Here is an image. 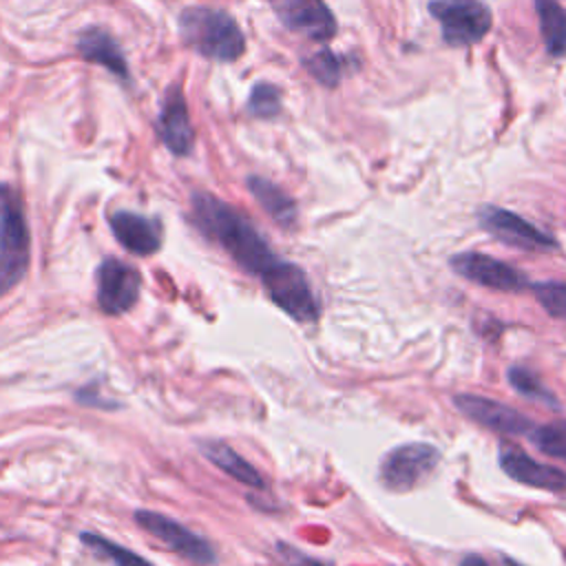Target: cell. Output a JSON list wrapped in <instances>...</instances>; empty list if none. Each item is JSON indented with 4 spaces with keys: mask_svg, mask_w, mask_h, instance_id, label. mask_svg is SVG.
Listing matches in <instances>:
<instances>
[{
    "mask_svg": "<svg viewBox=\"0 0 566 566\" xmlns=\"http://www.w3.org/2000/svg\"><path fill=\"white\" fill-rule=\"evenodd\" d=\"M263 287L268 296L294 321L298 323H312L318 316V307L314 301V294L310 290L305 272L287 261H274L263 274H261Z\"/></svg>",
    "mask_w": 566,
    "mask_h": 566,
    "instance_id": "obj_4",
    "label": "cell"
},
{
    "mask_svg": "<svg viewBox=\"0 0 566 566\" xmlns=\"http://www.w3.org/2000/svg\"><path fill=\"white\" fill-rule=\"evenodd\" d=\"M115 239L137 256H150L161 248V226L155 219L130 210H117L108 217Z\"/></svg>",
    "mask_w": 566,
    "mask_h": 566,
    "instance_id": "obj_15",
    "label": "cell"
},
{
    "mask_svg": "<svg viewBox=\"0 0 566 566\" xmlns=\"http://www.w3.org/2000/svg\"><path fill=\"white\" fill-rule=\"evenodd\" d=\"M480 226L500 239L506 245L520 248V250H553L557 243L551 234L542 232L520 214L497 208V206H482L478 212Z\"/></svg>",
    "mask_w": 566,
    "mask_h": 566,
    "instance_id": "obj_9",
    "label": "cell"
},
{
    "mask_svg": "<svg viewBox=\"0 0 566 566\" xmlns=\"http://www.w3.org/2000/svg\"><path fill=\"white\" fill-rule=\"evenodd\" d=\"M77 53L82 60L104 66L115 77H119L124 82L130 80L126 55H124L122 46L117 44V40L106 29H99V27L84 29L82 35L77 38Z\"/></svg>",
    "mask_w": 566,
    "mask_h": 566,
    "instance_id": "obj_16",
    "label": "cell"
},
{
    "mask_svg": "<svg viewBox=\"0 0 566 566\" xmlns=\"http://www.w3.org/2000/svg\"><path fill=\"white\" fill-rule=\"evenodd\" d=\"M453 405L460 413H464L469 420L497 431V433H511V436H522L533 431V422L524 418L517 409L484 398V396H473V394H458L453 398Z\"/></svg>",
    "mask_w": 566,
    "mask_h": 566,
    "instance_id": "obj_12",
    "label": "cell"
},
{
    "mask_svg": "<svg viewBox=\"0 0 566 566\" xmlns=\"http://www.w3.org/2000/svg\"><path fill=\"white\" fill-rule=\"evenodd\" d=\"M276 553H279V559L285 564V566H325L323 562L305 555L303 551L285 544V542H279L276 544Z\"/></svg>",
    "mask_w": 566,
    "mask_h": 566,
    "instance_id": "obj_26",
    "label": "cell"
},
{
    "mask_svg": "<svg viewBox=\"0 0 566 566\" xmlns=\"http://www.w3.org/2000/svg\"><path fill=\"white\" fill-rule=\"evenodd\" d=\"M201 453L212 464H217L223 473L234 478L237 482H241L245 486H252V489H263L265 486L261 473L248 460H243L232 447H228L219 440H208V442H201Z\"/></svg>",
    "mask_w": 566,
    "mask_h": 566,
    "instance_id": "obj_17",
    "label": "cell"
},
{
    "mask_svg": "<svg viewBox=\"0 0 566 566\" xmlns=\"http://www.w3.org/2000/svg\"><path fill=\"white\" fill-rule=\"evenodd\" d=\"M539 31L551 55L566 53V9L557 0H535Z\"/></svg>",
    "mask_w": 566,
    "mask_h": 566,
    "instance_id": "obj_19",
    "label": "cell"
},
{
    "mask_svg": "<svg viewBox=\"0 0 566 566\" xmlns=\"http://www.w3.org/2000/svg\"><path fill=\"white\" fill-rule=\"evenodd\" d=\"M82 544L86 548H91L97 557L111 562L113 566H153L150 562H146L144 557H139L137 553L102 537V535H95V533H82Z\"/></svg>",
    "mask_w": 566,
    "mask_h": 566,
    "instance_id": "obj_20",
    "label": "cell"
},
{
    "mask_svg": "<svg viewBox=\"0 0 566 566\" xmlns=\"http://www.w3.org/2000/svg\"><path fill=\"white\" fill-rule=\"evenodd\" d=\"M535 298L542 303V307L555 316L566 318V283L559 281H544L535 285Z\"/></svg>",
    "mask_w": 566,
    "mask_h": 566,
    "instance_id": "obj_25",
    "label": "cell"
},
{
    "mask_svg": "<svg viewBox=\"0 0 566 566\" xmlns=\"http://www.w3.org/2000/svg\"><path fill=\"white\" fill-rule=\"evenodd\" d=\"M533 442L542 453L566 460V420H553L548 424H542L533 431Z\"/></svg>",
    "mask_w": 566,
    "mask_h": 566,
    "instance_id": "obj_22",
    "label": "cell"
},
{
    "mask_svg": "<svg viewBox=\"0 0 566 566\" xmlns=\"http://www.w3.org/2000/svg\"><path fill=\"white\" fill-rule=\"evenodd\" d=\"M248 188L254 195V199L261 203V208L281 226L292 228L296 221V203L272 181L263 177H248Z\"/></svg>",
    "mask_w": 566,
    "mask_h": 566,
    "instance_id": "obj_18",
    "label": "cell"
},
{
    "mask_svg": "<svg viewBox=\"0 0 566 566\" xmlns=\"http://www.w3.org/2000/svg\"><path fill=\"white\" fill-rule=\"evenodd\" d=\"M500 467L511 480L522 482L526 486L553 493L566 491V473L562 469L542 464L515 447H502Z\"/></svg>",
    "mask_w": 566,
    "mask_h": 566,
    "instance_id": "obj_14",
    "label": "cell"
},
{
    "mask_svg": "<svg viewBox=\"0 0 566 566\" xmlns=\"http://www.w3.org/2000/svg\"><path fill=\"white\" fill-rule=\"evenodd\" d=\"M449 263L460 276L478 283V285L491 287V290L517 292L526 285V279L515 268H511L509 263L497 261L489 254L462 252V254L451 256Z\"/></svg>",
    "mask_w": 566,
    "mask_h": 566,
    "instance_id": "obj_13",
    "label": "cell"
},
{
    "mask_svg": "<svg viewBox=\"0 0 566 566\" xmlns=\"http://www.w3.org/2000/svg\"><path fill=\"white\" fill-rule=\"evenodd\" d=\"M29 265V228L15 192L0 184V296L15 287Z\"/></svg>",
    "mask_w": 566,
    "mask_h": 566,
    "instance_id": "obj_3",
    "label": "cell"
},
{
    "mask_svg": "<svg viewBox=\"0 0 566 566\" xmlns=\"http://www.w3.org/2000/svg\"><path fill=\"white\" fill-rule=\"evenodd\" d=\"M97 305L104 314L128 312L142 292V274L122 259H104L95 274Z\"/></svg>",
    "mask_w": 566,
    "mask_h": 566,
    "instance_id": "obj_7",
    "label": "cell"
},
{
    "mask_svg": "<svg viewBox=\"0 0 566 566\" xmlns=\"http://www.w3.org/2000/svg\"><path fill=\"white\" fill-rule=\"evenodd\" d=\"M440 462V451L427 442L391 449L380 462V480L391 491H411L424 482Z\"/></svg>",
    "mask_w": 566,
    "mask_h": 566,
    "instance_id": "obj_6",
    "label": "cell"
},
{
    "mask_svg": "<svg viewBox=\"0 0 566 566\" xmlns=\"http://www.w3.org/2000/svg\"><path fill=\"white\" fill-rule=\"evenodd\" d=\"M305 69L323 86H336L340 82V73H343L338 55H334L329 49H323V51H316L314 55H310L305 60Z\"/></svg>",
    "mask_w": 566,
    "mask_h": 566,
    "instance_id": "obj_23",
    "label": "cell"
},
{
    "mask_svg": "<svg viewBox=\"0 0 566 566\" xmlns=\"http://www.w3.org/2000/svg\"><path fill=\"white\" fill-rule=\"evenodd\" d=\"M460 566H489V564H486V559H482L480 555H467V557L460 562Z\"/></svg>",
    "mask_w": 566,
    "mask_h": 566,
    "instance_id": "obj_27",
    "label": "cell"
},
{
    "mask_svg": "<svg viewBox=\"0 0 566 566\" xmlns=\"http://www.w3.org/2000/svg\"><path fill=\"white\" fill-rule=\"evenodd\" d=\"M192 217L199 230L214 239L245 272L261 276L276 261V254L259 230L239 210L214 195H192Z\"/></svg>",
    "mask_w": 566,
    "mask_h": 566,
    "instance_id": "obj_1",
    "label": "cell"
},
{
    "mask_svg": "<svg viewBox=\"0 0 566 566\" xmlns=\"http://www.w3.org/2000/svg\"><path fill=\"white\" fill-rule=\"evenodd\" d=\"M135 520L144 531H148L153 537L164 542L170 551L179 553L181 557H186L195 564H201V566L214 564L212 546L203 537H199L197 533L186 528L184 524L175 522L172 517L155 513V511H137Z\"/></svg>",
    "mask_w": 566,
    "mask_h": 566,
    "instance_id": "obj_8",
    "label": "cell"
},
{
    "mask_svg": "<svg viewBox=\"0 0 566 566\" xmlns=\"http://www.w3.org/2000/svg\"><path fill=\"white\" fill-rule=\"evenodd\" d=\"M179 35L188 49L214 62H234L245 51L237 20L219 9L188 7L179 13Z\"/></svg>",
    "mask_w": 566,
    "mask_h": 566,
    "instance_id": "obj_2",
    "label": "cell"
},
{
    "mask_svg": "<svg viewBox=\"0 0 566 566\" xmlns=\"http://www.w3.org/2000/svg\"><path fill=\"white\" fill-rule=\"evenodd\" d=\"M274 13L294 33L325 42L336 33L334 13L323 0H270Z\"/></svg>",
    "mask_w": 566,
    "mask_h": 566,
    "instance_id": "obj_10",
    "label": "cell"
},
{
    "mask_svg": "<svg viewBox=\"0 0 566 566\" xmlns=\"http://www.w3.org/2000/svg\"><path fill=\"white\" fill-rule=\"evenodd\" d=\"M502 566H522V564H517L513 557H502Z\"/></svg>",
    "mask_w": 566,
    "mask_h": 566,
    "instance_id": "obj_28",
    "label": "cell"
},
{
    "mask_svg": "<svg viewBox=\"0 0 566 566\" xmlns=\"http://www.w3.org/2000/svg\"><path fill=\"white\" fill-rule=\"evenodd\" d=\"M157 135L164 146L177 155L186 157L195 146V128L190 124L186 97L179 84H170L161 97V111L157 117Z\"/></svg>",
    "mask_w": 566,
    "mask_h": 566,
    "instance_id": "obj_11",
    "label": "cell"
},
{
    "mask_svg": "<svg viewBox=\"0 0 566 566\" xmlns=\"http://www.w3.org/2000/svg\"><path fill=\"white\" fill-rule=\"evenodd\" d=\"M509 382H511V387H513L517 394H522V396H526V398H531V400L546 402L548 407H559L557 400H555V396L542 385V380H539L533 371H528V369H524V367H511V369H509Z\"/></svg>",
    "mask_w": 566,
    "mask_h": 566,
    "instance_id": "obj_21",
    "label": "cell"
},
{
    "mask_svg": "<svg viewBox=\"0 0 566 566\" xmlns=\"http://www.w3.org/2000/svg\"><path fill=\"white\" fill-rule=\"evenodd\" d=\"M431 15L442 27V38L451 46L480 42L491 29V11L480 0H433Z\"/></svg>",
    "mask_w": 566,
    "mask_h": 566,
    "instance_id": "obj_5",
    "label": "cell"
},
{
    "mask_svg": "<svg viewBox=\"0 0 566 566\" xmlns=\"http://www.w3.org/2000/svg\"><path fill=\"white\" fill-rule=\"evenodd\" d=\"M248 111L261 119H270L281 113V93L274 84L259 82L250 91L248 99Z\"/></svg>",
    "mask_w": 566,
    "mask_h": 566,
    "instance_id": "obj_24",
    "label": "cell"
}]
</instances>
